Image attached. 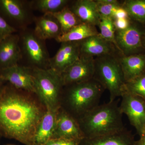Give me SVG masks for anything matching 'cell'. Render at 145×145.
I'll list each match as a JSON object with an SVG mask.
<instances>
[{
  "label": "cell",
  "mask_w": 145,
  "mask_h": 145,
  "mask_svg": "<svg viewBox=\"0 0 145 145\" xmlns=\"http://www.w3.org/2000/svg\"><path fill=\"white\" fill-rule=\"evenodd\" d=\"M35 93L10 84L0 89V133L25 145H34L37 127L46 110Z\"/></svg>",
  "instance_id": "obj_1"
},
{
  "label": "cell",
  "mask_w": 145,
  "mask_h": 145,
  "mask_svg": "<svg viewBox=\"0 0 145 145\" xmlns=\"http://www.w3.org/2000/svg\"><path fill=\"white\" fill-rule=\"evenodd\" d=\"M84 138L110 135L125 129L116 100L97 106L78 121Z\"/></svg>",
  "instance_id": "obj_2"
},
{
  "label": "cell",
  "mask_w": 145,
  "mask_h": 145,
  "mask_svg": "<svg viewBox=\"0 0 145 145\" xmlns=\"http://www.w3.org/2000/svg\"><path fill=\"white\" fill-rule=\"evenodd\" d=\"M104 89L93 79L65 86L61 97V107L78 121L99 105Z\"/></svg>",
  "instance_id": "obj_3"
},
{
  "label": "cell",
  "mask_w": 145,
  "mask_h": 145,
  "mask_svg": "<svg viewBox=\"0 0 145 145\" xmlns=\"http://www.w3.org/2000/svg\"><path fill=\"white\" fill-rule=\"evenodd\" d=\"M93 79L104 89L108 90L110 101L121 97L126 91V81L119 59L114 55L97 57L95 59V72Z\"/></svg>",
  "instance_id": "obj_4"
},
{
  "label": "cell",
  "mask_w": 145,
  "mask_h": 145,
  "mask_svg": "<svg viewBox=\"0 0 145 145\" xmlns=\"http://www.w3.org/2000/svg\"><path fill=\"white\" fill-rule=\"evenodd\" d=\"M31 68L36 95L46 108L57 111L63 88L61 75L49 68Z\"/></svg>",
  "instance_id": "obj_5"
},
{
  "label": "cell",
  "mask_w": 145,
  "mask_h": 145,
  "mask_svg": "<svg viewBox=\"0 0 145 145\" xmlns=\"http://www.w3.org/2000/svg\"><path fill=\"white\" fill-rule=\"evenodd\" d=\"M145 31L138 25L132 22L126 29L116 30L117 50L124 56L145 52L143 45Z\"/></svg>",
  "instance_id": "obj_6"
},
{
  "label": "cell",
  "mask_w": 145,
  "mask_h": 145,
  "mask_svg": "<svg viewBox=\"0 0 145 145\" xmlns=\"http://www.w3.org/2000/svg\"><path fill=\"white\" fill-rule=\"evenodd\" d=\"M121 97V112L127 115L140 136L145 128V101L126 91Z\"/></svg>",
  "instance_id": "obj_7"
},
{
  "label": "cell",
  "mask_w": 145,
  "mask_h": 145,
  "mask_svg": "<svg viewBox=\"0 0 145 145\" xmlns=\"http://www.w3.org/2000/svg\"><path fill=\"white\" fill-rule=\"evenodd\" d=\"M42 41L34 32H26L22 36L23 51L32 68H49L50 59Z\"/></svg>",
  "instance_id": "obj_8"
},
{
  "label": "cell",
  "mask_w": 145,
  "mask_h": 145,
  "mask_svg": "<svg viewBox=\"0 0 145 145\" xmlns=\"http://www.w3.org/2000/svg\"><path fill=\"white\" fill-rule=\"evenodd\" d=\"M95 59L80 57L79 60L61 74L63 86L87 82L93 79Z\"/></svg>",
  "instance_id": "obj_9"
},
{
  "label": "cell",
  "mask_w": 145,
  "mask_h": 145,
  "mask_svg": "<svg viewBox=\"0 0 145 145\" xmlns=\"http://www.w3.org/2000/svg\"><path fill=\"white\" fill-rule=\"evenodd\" d=\"M0 78L17 89L35 93L31 67L16 65L0 70Z\"/></svg>",
  "instance_id": "obj_10"
},
{
  "label": "cell",
  "mask_w": 145,
  "mask_h": 145,
  "mask_svg": "<svg viewBox=\"0 0 145 145\" xmlns=\"http://www.w3.org/2000/svg\"><path fill=\"white\" fill-rule=\"evenodd\" d=\"M61 44L56 54L50 59L48 68L60 75L81 57L80 42H65Z\"/></svg>",
  "instance_id": "obj_11"
},
{
  "label": "cell",
  "mask_w": 145,
  "mask_h": 145,
  "mask_svg": "<svg viewBox=\"0 0 145 145\" xmlns=\"http://www.w3.org/2000/svg\"><path fill=\"white\" fill-rule=\"evenodd\" d=\"M53 138L79 142L84 138L78 121L61 107L57 112Z\"/></svg>",
  "instance_id": "obj_12"
},
{
  "label": "cell",
  "mask_w": 145,
  "mask_h": 145,
  "mask_svg": "<svg viewBox=\"0 0 145 145\" xmlns=\"http://www.w3.org/2000/svg\"><path fill=\"white\" fill-rule=\"evenodd\" d=\"M20 40L15 34L0 40V70L18 65L22 57Z\"/></svg>",
  "instance_id": "obj_13"
},
{
  "label": "cell",
  "mask_w": 145,
  "mask_h": 145,
  "mask_svg": "<svg viewBox=\"0 0 145 145\" xmlns=\"http://www.w3.org/2000/svg\"><path fill=\"white\" fill-rule=\"evenodd\" d=\"M81 57H93L114 55L116 47L98 35L91 36L80 42Z\"/></svg>",
  "instance_id": "obj_14"
},
{
  "label": "cell",
  "mask_w": 145,
  "mask_h": 145,
  "mask_svg": "<svg viewBox=\"0 0 145 145\" xmlns=\"http://www.w3.org/2000/svg\"><path fill=\"white\" fill-rule=\"evenodd\" d=\"M82 23L98 25L101 19L97 3L93 0H78L69 7Z\"/></svg>",
  "instance_id": "obj_15"
},
{
  "label": "cell",
  "mask_w": 145,
  "mask_h": 145,
  "mask_svg": "<svg viewBox=\"0 0 145 145\" xmlns=\"http://www.w3.org/2000/svg\"><path fill=\"white\" fill-rule=\"evenodd\" d=\"M126 82L145 72V52L119 59Z\"/></svg>",
  "instance_id": "obj_16"
},
{
  "label": "cell",
  "mask_w": 145,
  "mask_h": 145,
  "mask_svg": "<svg viewBox=\"0 0 145 145\" xmlns=\"http://www.w3.org/2000/svg\"><path fill=\"white\" fill-rule=\"evenodd\" d=\"M135 142L132 133L125 128L110 135L84 138L80 142V145H135Z\"/></svg>",
  "instance_id": "obj_17"
},
{
  "label": "cell",
  "mask_w": 145,
  "mask_h": 145,
  "mask_svg": "<svg viewBox=\"0 0 145 145\" xmlns=\"http://www.w3.org/2000/svg\"><path fill=\"white\" fill-rule=\"evenodd\" d=\"M34 34L42 40L55 39L62 34L58 21L50 14H44L36 20Z\"/></svg>",
  "instance_id": "obj_18"
},
{
  "label": "cell",
  "mask_w": 145,
  "mask_h": 145,
  "mask_svg": "<svg viewBox=\"0 0 145 145\" xmlns=\"http://www.w3.org/2000/svg\"><path fill=\"white\" fill-rule=\"evenodd\" d=\"M58 110L54 111L46 108V112L37 127L34 138V145H44L53 139Z\"/></svg>",
  "instance_id": "obj_19"
},
{
  "label": "cell",
  "mask_w": 145,
  "mask_h": 145,
  "mask_svg": "<svg viewBox=\"0 0 145 145\" xmlns=\"http://www.w3.org/2000/svg\"><path fill=\"white\" fill-rule=\"evenodd\" d=\"M99 34L96 26L82 23L67 33L61 34L55 40L60 43L80 42Z\"/></svg>",
  "instance_id": "obj_20"
},
{
  "label": "cell",
  "mask_w": 145,
  "mask_h": 145,
  "mask_svg": "<svg viewBox=\"0 0 145 145\" xmlns=\"http://www.w3.org/2000/svg\"><path fill=\"white\" fill-rule=\"evenodd\" d=\"M0 8L12 20L23 22L27 18V13L22 1L19 0H0Z\"/></svg>",
  "instance_id": "obj_21"
},
{
  "label": "cell",
  "mask_w": 145,
  "mask_h": 145,
  "mask_svg": "<svg viewBox=\"0 0 145 145\" xmlns=\"http://www.w3.org/2000/svg\"><path fill=\"white\" fill-rule=\"evenodd\" d=\"M50 14L58 21L61 29L62 34H65L82 22L67 6L59 12Z\"/></svg>",
  "instance_id": "obj_22"
},
{
  "label": "cell",
  "mask_w": 145,
  "mask_h": 145,
  "mask_svg": "<svg viewBox=\"0 0 145 145\" xmlns=\"http://www.w3.org/2000/svg\"><path fill=\"white\" fill-rule=\"evenodd\" d=\"M121 6L126 10L130 19L145 25V0H126Z\"/></svg>",
  "instance_id": "obj_23"
},
{
  "label": "cell",
  "mask_w": 145,
  "mask_h": 145,
  "mask_svg": "<svg viewBox=\"0 0 145 145\" xmlns=\"http://www.w3.org/2000/svg\"><path fill=\"white\" fill-rule=\"evenodd\" d=\"M67 0H37L33 1V7L44 14L59 12L67 6Z\"/></svg>",
  "instance_id": "obj_24"
},
{
  "label": "cell",
  "mask_w": 145,
  "mask_h": 145,
  "mask_svg": "<svg viewBox=\"0 0 145 145\" xmlns=\"http://www.w3.org/2000/svg\"><path fill=\"white\" fill-rule=\"evenodd\" d=\"M98 26L100 29V36L107 41L114 44L117 49L115 40L116 29L114 24V19L110 17H102Z\"/></svg>",
  "instance_id": "obj_25"
},
{
  "label": "cell",
  "mask_w": 145,
  "mask_h": 145,
  "mask_svg": "<svg viewBox=\"0 0 145 145\" xmlns=\"http://www.w3.org/2000/svg\"><path fill=\"white\" fill-rule=\"evenodd\" d=\"M126 91L139 96L145 101V72L126 82Z\"/></svg>",
  "instance_id": "obj_26"
},
{
  "label": "cell",
  "mask_w": 145,
  "mask_h": 145,
  "mask_svg": "<svg viewBox=\"0 0 145 145\" xmlns=\"http://www.w3.org/2000/svg\"><path fill=\"white\" fill-rule=\"evenodd\" d=\"M99 14L102 17H110L114 18V13L117 8L121 5L119 4H107L96 1Z\"/></svg>",
  "instance_id": "obj_27"
},
{
  "label": "cell",
  "mask_w": 145,
  "mask_h": 145,
  "mask_svg": "<svg viewBox=\"0 0 145 145\" xmlns=\"http://www.w3.org/2000/svg\"><path fill=\"white\" fill-rule=\"evenodd\" d=\"M16 31L14 27L10 25L0 16V40L9 35L13 34Z\"/></svg>",
  "instance_id": "obj_28"
},
{
  "label": "cell",
  "mask_w": 145,
  "mask_h": 145,
  "mask_svg": "<svg viewBox=\"0 0 145 145\" xmlns=\"http://www.w3.org/2000/svg\"><path fill=\"white\" fill-rule=\"evenodd\" d=\"M80 142L63 138H53L44 145H80Z\"/></svg>",
  "instance_id": "obj_29"
},
{
  "label": "cell",
  "mask_w": 145,
  "mask_h": 145,
  "mask_svg": "<svg viewBox=\"0 0 145 145\" xmlns=\"http://www.w3.org/2000/svg\"><path fill=\"white\" fill-rule=\"evenodd\" d=\"M130 18L114 19V24L116 30H124L129 26L131 22Z\"/></svg>",
  "instance_id": "obj_30"
},
{
  "label": "cell",
  "mask_w": 145,
  "mask_h": 145,
  "mask_svg": "<svg viewBox=\"0 0 145 145\" xmlns=\"http://www.w3.org/2000/svg\"><path fill=\"white\" fill-rule=\"evenodd\" d=\"M122 18H129L128 14L124 8L121 6L117 8L114 13L113 19H122Z\"/></svg>",
  "instance_id": "obj_31"
},
{
  "label": "cell",
  "mask_w": 145,
  "mask_h": 145,
  "mask_svg": "<svg viewBox=\"0 0 145 145\" xmlns=\"http://www.w3.org/2000/svg\"><path fill=\"white\" fill-rule=\"evenodd\" d=\"M135 145H145V128L140 135L139 140L135 141Z\"/></svg>",
  "instance_id": "obj_32"
},
{
  "label": "cell",
  "mask_w": 145,
  "mask_h": 145,
  "mask_svg": "<svg viewBox=\"0 0 145 145\" xmlns=\"http://www.w3.org/2000/svg\"><path fill=\"white\" fill-rule=\"evenodd\" d=\"M101 2L107 4H119V1L117 0H99Z\"/></svg>",
  "instance_id": "obj_33"
},
{
  "label": "cell",
  "mask_w": 145,
  "mask_h": 145,
  "mask_svg": "<svg viewBox=\"0 0 145 145\" xmlns=\"http://www.w3.org/2000/svg\"><path fill=\"white\" fill-rule=\"evenodd\" d=\"M143 45L145 50V31L144 34V37H143Z\"/></svg>",
  "instance_id": "obj_34"
},
{
  "label": "cell",
  "mask_w": 145,
  "mask_h": 145,
  "mask_svg": "<svg viewBox=\"0 0 145 145\" xmlns=\"http://www.w3.org/2000/svg\"><path fill=\"white\" fill-rule=\"evenodd\" d=\"M3 81L0 78V89L1 88V87L3 85Z\"/></svg>",
  "instance_id": "obj_35"
},
{
  "label": "cell",
  "mask_w": 145,
  "mask_h": 145,
  "mask_svg": "<svg viewBox=\"0 0 145 145\" xmlns=\"http://www.w3.org/2000/svg\"><path fill=\"white\" fill-rule=\"evenodd\" d=\"M2 137V135L1 134V133H0V142H1V137Z\"/></svg>",
  "instance_id": "obj_36"
},
{
  "label": "cell",
  "mask_w": 145,
  "mask_h": 145,
  "mask_svg": "<svg viewBox=\"0 0 145 145\" xmlns=\"http://www.w3.org/2000/svg\"></svg>",
  "instance_id": "obj_37"
}]
</instances>
